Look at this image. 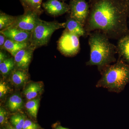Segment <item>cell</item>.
<instances>
[{
    "mask_svg": "<svg viewBox=\"0 0 129 129\" xmlns=\"http://www.w3.org/2000/svg\"><path fill=\"white\" fill-rule=\"evenodd\" d=\"M38 125L29 120H25L22 129H37Z\"/></svg>",
    "mask_w": 129,
    "mask_h": 129,
    "instance_id": "22",
    "label": "cell"
},
{
    "mask_svg": "<svg viewBox=\"0 0 129 129\" xmlns=\"http://www.w3.org/2000/svg\"><path fill=\"white\" fill-rule=\"evenodd\" d=\"M7 129H17L15 127H13L11 126H9L8 127Z\"/></svg>",
    "mask_w": 129,
    "mask_h": 129,
    "instance_id": "28",
    "label": "cell"
},
{
    "mask_svg": "<svg viewBox=\"0 0 129 129\" xmlns=\"http://www.w3.org/2000/svg\"><path fill=\"white\" fill-rule=\"evenodd\" d=\"M69 17L84 27L90 12V5L86 0H70Z\"/></svg>",
    "mask_w": 129,
    "mask_h": 129,
    "instance_id": "7",
    "label": "cell"
},
{
    "mask_svg": "<svg viewBox=\"0 0 129 129\" xmlns=\"http://www.w3.org/2000/svg\"><path fill=\"white\" fill-rule=\"evenodd\" d=\"M129 7L124 0H92L84 28L87 35L100 30L109 39L118 40L129 32Z\"/></svg>",
    "mask_w": 129,
    "mask_h": 129,
    "instance_id": "1",
    "label": "cell"
},
{
    "mask_svg": "<svg viewBox=\"0 0 129 129\" xmlns=\"http://www.w3.org/2000/svg\"><path fill=\"white\" fill-rule=\"evenodd\" d=\"M6 111L2 108H0V123L2 124L5 122L6 116Z\"/></svg>",
    "mask_w": 129,
    "mask_h": 129,
    "instance_id": "24",
    "label": "cell"
},
{
    "mask_svg": "<svg viewBox=\"0 0 129 129\" xmlns=\"http://www.w3.org/2000/svg\"><path fill=\"white\" fill-rule=\"evenodd\" d=\"M7 38L2 33L0 34V47L1 49L2 50L4 46V44L5 43Z\"/></svg>",
    "mask_w": 129,
    "mask_h": 129,
    "instance_id": "25",
    "label": "cell"
},
{
    "mask_svg": "<svg viewBox=\"0 0 129 129\" xmlns=\"http://www.w3.org/2000/svg\"><path fill=\"white\" fill-rule=\"evenodd\" d=\"M55 129H69L67 128H64V127H62V126H60V125H58L57 127H56Z\"/></svg>",
    "mask_w": 129,
    "mask_h": 129,
    "instance_id": "27",
    "label": "cell"
},
{
    "mask_svg": "<svg viewBox=\"0 0 129 129\" xmlns=\"http://www.w3.org/2000/svg\"><path fill=\"white\" fill-rule=\"evenodd\" d=\"M65 29L79 37L87 36L84 27L75 19L69 17L65 22Z\"/></svg>",
    "mask_w": 129,
    "mask_h": 129,
    "instance_id": "12",
    "label": "cell"
},
{
    "mask_svg": "<svg viewBox=\"0 0 129 129\" xmlns=\"http://www.w3.org/2000/svg\"><path fill=\"white\" fill-rule=\"evenodd\" d=\"M16 16H13L1 12L0 30H2L11 27L16 21Z\"/></svg>",
    "mask_w": 129,
    "mask_h": 129,
    "instance_id": "17",
    "label": "cell"
},
{
    "mask_svg": "<svg viewBox=\"0 0 129 129\" xmlns=\"http://www.w3.org/2000/svg\"><path fill=\"white\" fill-rule=\"evenodd\" d=\"M23 102L22 98L17 95H13L8 100V105L9 109L12 111L19 110L22 107Z\"/></svg>",
    "mask_w": 129,
    "mask_h": 129,
    "instance_id": "19",
    "label": "cell"
},
{
    "mask_svg": "<svg viewBox=\"0 0 129 129\" xmlns=\"http://www.w3.org/2000/svg\"><path fill=\"white\" fill-rule=\"evenodd\" d=\"M1 33L3 34L8 39L17 42L30 44L32 32L11 27L1 30Z\"/></svg>",
    "mask_w": 129,
    "mask_h": 129,
    "instance_id": "10",
    "label": "cell"
},
{
    "mask_svg": "<svg viewBox=\"0 0 129 129\" xmlns=\"http://www.w3.org/2000/svg\"><path fill=\"white\" fill-rule=\"evenodd\" d=\"M40 16L30 10H24L23 14L16 16V21L11 27L32 32L41 21Z\"/></svg>",
    "mask_w": 129,
    "mask_h": 129,
    "instance_id": "6",
    "label": "cell"
},
{
    "mask_svg": "<svg viewBox=\"0 0 129 129\" xmlns=\"http://www.w3.org/2000/svg\"><path fill=\"white\" fill-rule=\"evenodd\" d=\"M100 73L101 77L97 83V88H106L110 92L119 93L129 82V64L119 58Z\"/></svg>",
    "mask_w": 129,
    "mask_h": 129,
    "instance_id": "3",
    "label": "cell"
},
{
    "mask_svg": "<svg viewBox=\"0 0 129 129\" xmlns=\"http://www.w3.org/2000/svg\"><path fill=\"white\" fill-rule=\"evenodd\" d=\"M7 56L6 53L2 50H1L0 52V63L3 62L6 59H7Z\"/></svg>",
    "mask_w": 129,
    "mask_h": 129,
    "instance_id": "26",
    "label": "cell"
},
{
    "mask_svg": "<svg viewBox=\"0 0 129 129\" xmlns=\"http://www.w3.org/2000/svg\"><path fill=\"white\" fill-rule=\"evenodd\" d=\"M117 47L119 59L129 64V32L118 40Z\"/></svg>",
    "mask_w": 129,
    "mask_h": 129,
    "instance_id": "11",
    "label": "cell"
},
{
    "mask_svg": "<svg viewBox=\"0 0 129 129\" xmlns=\"http://www.w3.org/2000/svg\"><path fill=\"white\" fill-rule=\"evenodd\" d=\"M42 88V86L39 83H31L24 90V94L28 100H32L37 96L41 90Z\"/></svg>",
    "mask_w": 129,
    "mask_h": 129,
    "instance_id": "15",
    "label": "cell"
},
{
    "mask_svg": "<svg viewBox=\"0 0 129 129\" xmlns=\"http://www.w3.org/2000/svg\"><path fill=\"white\" fill-rule=\"evenodd\" d=\"M88 35L90 58L86 65L97 66L100 72L105 67L116 62L117 46L110 42L107 35L100 30H95Z\"/></svg>",
    "mask_w": 129,
    "mask_h": 129,
    "instance_id": "2",
    "label": "cell"
},
{
    "mask_svg": "<svg viewBox=\"0 0 129 129\" xmlns=\"http://www.w3.org/2000/svg\"><path fill=\"white\" fill-rule=\"evenodd\" d=\"M10 120L16 129H22L25 121V116L19 114H15L12 116Z\"/></svg>",
    "mask_w": 129,
    "mask_h": 129,
    "instance_id": "21",
    "label": "cell"
},
{
    "mask_svg": "<svg viewBox=\"0 0 129 129\" xmlns=\"http://www.w3.org/2000/svg\"><path fill=\"white\" fill-rule=\"evenodd\" d=\"M14 58H9L0 63V72L4 76L10 73L15 67Z\"/></svg>",
    "mask_w": 129,
    "mask_h": 129,
    "instance_id": "18",
    "label": "cell"
},
{
    "mask_svg": "<svg viewBox=\"0 0 129 129\" xmlns=\"http://www.w3.org/2000/svg\"><path fill=\"white\" fill-rule=\"evenodd\" d=\"M128 18H129V17Z\"/></svg>",
    "mask_w": 129,
    "mask_h": 129,
    "instance_id": "32",
    "label": "cell"
},
{
    "mask_svg": "<svg viewBox=\"0 0 129 129\" xmlns=\"http://www.w3.org/2000/svg\"><path fill=\"white\" fill-rule=\"evenodd\" d=\"M79 37L65 29L57 43L58 50L64 56L76 55L80 50Z\"/></svg>",
    "mask_w": 129,
    "mask_h": 129,
    "instance_id": "5",
    "label": "cell"
},
{
    "mask_svg": "<svg viewBox=\"0 0 129 129\" xmlns=\"http://www.w3.org/2000/svg\"><path fill=\"white\" fill-rule=\"evenodd\" d=\"M28 78L27 73L25 70L18 69L12 73V81L16 85H22L27 81Z\"/></svg>",
    "mask_w": 129,
    "mask_h": 129,
    "instance_id": "16",
    "label": "cell"
},
{
    "mask_svg": "<svg viewBox=\"0 0 129 129\" xmlns=\"http://www.w3.org/2000/svg\"><path fill=\"white\" fill-rule=\"evenodd\" d=\"M58 1H61L64 2L66 0H58Z\"/></svg>",
    "mask_w": 129,
    "mask_h": 129,
    "instance_id": "30",
    "label": "cell"
},
{
    "mask_svg": "<svg viewBox=\"0 0 129 129\" xmlns=\"http://www.w3.org/2000/svg\"><path fill=\"white\" fill-rule=\"evenodd\" d=\"M65 22L57 21L47 22L41 20L32 32L30 45L35 49L45 45L56 30L65 28Z\"/></svg>",
    "mask_w": 129,
    "mask_h": 129,
    "instance_id": "4",
    "label": "cell"
},
{
    "mask_svg": "<svg viewBox=\"0 0 129 129\" xmlns=\"http://www.w3.org/2000/svg\"><path fill=\"white\" fill-rule=\"evenodd\" d=\"M124 1L127 3V5L129 7V0H124Z\"/></svg>",
    "mask_w": 129,
    "mask_h": 129,
    "instance_id": "29",
    "label": "cell"
},
{
    "mask_svg": "<svg viewBox=\"0 0 129 129\" xmlns=\"http://www.w3.org/2000/svg\"><path fill=\"white\" fill-rule=\"evenodd\" d=\"M42 7L48 14L56 17L69 12V5L58 0H47L42 3Z\"/></svg>",
    "mask_w": 129,
    "mask_h": 129,
    "instance_id": "8",
    "label": "cell"
},
{
    "mask_svg": "<svg viewBox=\"0 0 129 129\" xmlns=\"http://www.w3.org/2000/svg\"><path fill=\"white\" fill-rule=\"evenodd\" d=\"M8 88L5 82L0 83V97L2 98L5 95L8 91Z\"/></svg>",
    "mask_w": 129,
    "mask_h": 129,
    "instance_id": "23",
    "label": "cell"
},
{
    "mask_svg": "<svg viewBox=\"0 0 129 129\" xmlns=\"http://www.w3.org/2000/svg\"><path fill=\"white\" fill-rule=\"evenodd\" d=\"M39 102V99H33L29 100L25 104V107L28 112L31 116L35 118H37Z\"/></svg>",
    "mask_w": 129,
    "mask_h": 129,
    "instance_id": "20",
    "label": "cell"
},
{
    "mask_svg": "<svg viewBox=\"0 0 129 129\" xmlns=\"http://www.w3.org/2000/svg\"><path fill=\"white\" fill-rule=\"evenodd\" d=\"M35 48L30 45L18 51L14 57L15 66L18 69L27 70Z\"/></svg>",
    "mask_w": 129,
    "mask_h": 129,
    "instance_id": "9",
    "label": "cell"
},
{
    "mask_svg": "<svg viewBox=\"0 0 129 129\" xmlns=\"http://www.w3.org/2000/svg\"><path fill=\"white\" fill-rule=\"evenodd\" d=\"M24 10H30L39 15L43 13L42 8L43 0H19Z\"/></svg>",
    "mask_w": 129,
    "mask_h": 129,
    "instance_id": "14",
    "label": "cell"
},
{
    "mask_svg": "<svg viewBox=\"0 0 129 129\" xmlns=\"http://www.w3.org/2000/svg\"><path fill=\"white\" fill-rule=\"evenodd\" d=\"M30 45V43L17 42L7 39L2 50L4 49L7 51L14 57L18 51Z\"/></svg>",
    "mask_w": 129,
    "mask_h": 129,
    "instance_id": "13",
    "label": "cell"
},
{
    "mask_svg": "<svg viewBox=\"0 0 129 129\" xmlns=\"http://www.w3.org/2000/svg\"><path fill=\"white\" fill-rule=\"evenodd\" d=\"M92 1V0H89L90 2L91 1Z\"/></svg>",
    "mask_w": 129,
    "mask_h": 129,
    "instance_id": "31",
    "label": "cell"
}]
</instances>
